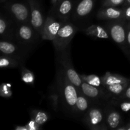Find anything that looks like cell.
I'll return each mask as SVG.
<instances>
[{
    "instance_id": "cell-1",
    "label": "cell",
    "mask_w": 130,
    "mask_h": 130,
    "mask_svg": "<svg viewBox=\"0 0 130 130\" xmlns=\"http://www.w3.org/2000/svg\"><path fill=\"white\" fill-rule=\"evenodd\" d=\"M57 88L60 94L61 102L66 109L75 113V106L77 98V88L66 76L62 69H58L56 75Z\"/></svg>"
},
{
    "instance_id": "cell-2",
    "label": "cell",
    "mask_w": 130,
    "mask_h": 130,
    "mask_svg": "<svg viewBox=\"0 0 130 130\" xmlns=\"http://www.w3.org/2000/svg\"><path fill=\"white\" fill-rule=\"evenodd\" d=\"M127 21L124 19L109 20L105 25L109 35L114 42L125 52L128 53L127 43Z\"/></svg>"
},
{
    "instance_id": "cell-3",
    "label": "cell",
    "mask_w": 130,
    "mask_h": 130,
    "mask_svg": "<svg viewBox=\"0 0 130 130\" xmlns=\"http://www.w3.org/2000/svg\"><path fill=\"white\" fill-rule=\"evenodd\" d=\"M70 48L71 45L68 46L63 50L56 52L57 59L68 79L76 86L77 90H80L82 79L80 77V74L76 72L72 65Z\"/></svg>"
},
{
    "instance_id": "cell-4",
    "label": "cell",
    "mask_w": 130,
    "mask_h": 130,
    "mask_svg": "<svg viewBox=\"0 0 130 130\" xmlns=\"http://www.w3.org/2000/svg\"><path fill=\"white\" fill-rule=\"evenodd\" d=\"M39 33L30 24H17L15 29V41L27 49L37 44L39 41Z\"/></svg>"
},
{
    "instance_id": "cell-5",
    "label": "cell",
    "mask_w": 130,
    "mask_h": 130,
    "mask_svg": "<svg viewBox=\"0 0 130 130\" xmlns=\"http://www.w3.org/2000/svg\"><path fill=\"white\" fill-rule=\"evenodd\" d=\"M83 123L91 130L109 129L105 123L104 107L99 105H95L89 108L84 116Z\"/></svg>"
},
{
    "instance_id": "cell-6",
    "label": "cell",
    "mask_w": 130,
    "mask_h": 130,
    "mask_svg": "<svg viewBox=\"0 0 130 130\" xmlns=\"http://www.w3.org/2000/svg\"><path fill=\"white\" fill-rule=\"evenodd\" d=\"M78 28L72 23L69 22L68 21L63 23L52 41L55 52L63 50L69 46Z\"/></svg>"
},
{
    "instance_id": "cell-7",
    "label": "cell",
    "mask_w": 130,
    "mask_h": 130,
    "mask_svg": "<svg viewBox=\"0 0 130 130\" xmlns=\"http://www.w3.org/2000/svg\"><path fill=\"white\" fill-rule=\"evenodd\" d=\"M4 7L15 23L30 24V8L24 3L8 2L5 3Z\"/></svg>"
},
{
    "instance_id": "cell-8",
    "label": "cell",
    "mask_w": 130,
    "mask_h": 130,
    "mask_svg": "<svg viewBox=\"0 0 130 130\" xmlns=\"http://www.w3.org/2000/svg\"><path fill=\"white\" fill-rule=\"evenodd\" d=\"M0 51L2 54L13 57L22 62L26 58L29 49L16 41L1 39L0 42Z\"/></svg>"
},
{
    "instance_id": "cell-9",
    "label": "cell",
    "mask_w": 130,
    "mask_h": 130,
    "mask_svg": "<svg viewBox=\"0 0 130 130\" xmlns=\"http://www.w3.org/2000/svg\"><path fill=\"white\" fill-rule=\"evenodd\" d=\"M30 11V24L41 37L46 19L38 0H27Z\"/></svg>"
},
{
    "instance_id": "cell-10",
    "label": "cell",
    "mask_w": 130,
    "mask_h": 130,
    "mask_svg": "<svg viewBox=\"0 0 130 130\" xmlns=\"http://www.w3.org/2000/svg\"><path fill=\"white\" fill-rule=\"evenodd\" d=\"M81 92L88 99L90 102H96L100 100H109L111 98L110 94L103 87L92 86L82 81L80 90Z\"/></svg>"
},
{
    "instance_id": "cell-11",
    "label": "cell",
    "mask_w": 130,
    "mask_h": 130,
    "mask_svg": "<svg viewBox=\"0 0 130 130\" xmlns=\"http://www.w3.org/2000/svg\"><path fill=\"white\" fill-rule=\"evenodd\" d=\"M64 22H66L57 19L54 15L49 13L44 23L41 39L43 40L53 41Z\"/></svg>"
},
{
    "instance_id": "cell-12",
    "label": "cell",
    "mask_w": 130,
    "mask_h": 130,
    "mask_svg": "<svg viewBox=\"0 0 130 130\" xmlns=\"http://www.w3.org/2000/svg\"><path fill=\"white\" fill-rule=\"evenodd\" d=\"M105 123L110 129H117L124 124L123 116L114 105L110 103L104 107Z\"/></svg>"
},
{
    "instance_id": "cell-13",
    "label": "cell",
    "mask_w": 130,
    "mask_h": 130,
    "mask_svg": "<svg viewBox=\"0 0 130 130\" xmlns=\"http://www.w3.org/2000/svg\"><path fill=\"white\" fill-rule=\"evenodd\" d=\"M72 8L73 4L71 0H60L53 5L50 13L57 19L63 22H67L72 12Z\"/></svg>"
},
{
    "instance_id": "cell-14",
    "label": "cell",
    "mask_w": 130,
    "mask_h": 130,
    "mask_svg": "<svg viewBox=\"0 0 130 130\" xmlns=\"http://www.w3.org/2000/svg\"><path fill=\"white\" fill-rule=\"evenodd\" d=\"M13 19L1 14L0 17V34L1 39L15 41V29L17 23L14 22Z\"/></svg>"
},
{
    "instance_id": "cell-15",
    "label": "cell",
    "mask_w": 130,
    "mask_h": 130,
    "mask_svg": "<svg viewBox=\"0 0 130 130\" xmlns=\"http://www.w3.org/2000/svg\"><path fill=\"white\" fill-rule=\"evenodd\" d=\"M96 17L99 20H113L124 19L123 9L118 6H102L98 11Z\"/></svg>"
},
{
    "instance_id": "cell-16",
    "label": "cell",
    "mask_w": 130,
    "mask_h": 130,
    "mask_svg": "<svg viewBox=\"0 0 130 130\" xmlns=\"http://www.w3.org/2000/svg\"><path fill=\"white\" fill-rule=\"evenodd\" d=\"M95 0H81L74 12L75 19H81L88 15L92 11Z\"/></svg>"
},
{
    "instance_id": "cell-17",
    "label": "cell",
    "mask_w": 130,
    "mask_h": 130,
    "mask_svg": "<svg viewBox=\"0 0 130 130\" xmlns=\"http://www.w3.org/2000/svg\"><path fill=\"white\" fill-rule=\"evenodd\" d=\"M101 78L102 82V87H104V88L108 86H114V85L126 83L130 81V79L126 78L121 75L113 74L109 72H106L105 75Z\"/></svg>"
},
{
    "instance_id": "cell-18",
    "label": "cell",
    "mask_w": 130,
    "mask_h": 130,
    "mask_svg": "<svg viewBox=\"0 0 130 130\" xmlns=\"http://www.w3.org/2000/svg\"><path fill=\"white\" fill-rule=\"evenodd\" d=\"M84 32L89 36L99 39H109L110 35L106 28L99 25H91L83 30Z\"/></svg>"
},
{
    "instance_id": "cell-19",
    "label": "cell",
    "mask_w": 130,
    "mask_h": 130,
    "mask_svg": "<svg viewBox=\"0 0 130 130\" xmlns=\"http://www.w3.org/2000/svg\"><path fill=\"white\" fill-rule=\"evenodd\" d=\"M91 102L83 93L81 90H77V98L75 106V113L76 114H85L90 108Z\"/></svg>"
},
{
    "instance_id": "cell-20",
    "label": "cell",
    "mask_w": 130,
    "mask_h": 130,
    "mask_svg": "<svg viewBox=\"0 0 130 130\" xmlns=\"http://www.w3.org/2000/svg\"><path fill=\"white\" fill-rule=\"evenodd\" d=\"M21 64V61L11 56L3 54L0 57V67L1 69L15 68L20 66Z\"/></svg>"
},
{
    "instance_id": "cell-21",
    "label": "cell",
    "mask_w": 130,
    "mask_h": 130,
    "mask_svg": "<svg viewBox=\"0 0 130 130\" xmlns=\"http://www.w3.org/2000/svg\"><path fill=\"white\" fill-rule=\"evenodd\" d=\"M30 119L35 121L37 123L40 125H43L46 123L49 119V115L47 112L42 110L34 109L30 112Z\"/></svg>"
},
{
    "instance_id": "cell-22",
    "label": "cell",
    "mask_w": 130,
    "mask_h": 130,
    "mask_svg": "<svg viewBox=\"0 0 130 130\" xmlns=\"http://www.w3.org/2000/svg\"><path fill=\"white\" fill-rule=\"evenodd\" d=\"M109 103L117 107L121 110L127 112L130 110V100L125 99H119L117 97H112L109 99Z\"/></svg>"
},
{
    "instance_id": "cell-23",
    "label": "cell",
    "mask_w": 130,
    "mask_h": 130,
    "mask_svg": "<svg viewBox=\"0 0 130 130\" xmlns=\"http://www.w3.org/2000/svg\"><path fill=\"white\" fill-rule=\"evenodd\" d=\"M21 79L22 81L29 85L33 86L35 81V76L30 70L21 66Z\"/></svg>"
},
{
    "instance_id": "cell-24",
    "label": "cell",
    "mask_w": 130,
    "mask_h": 130,
    "mask_svg": "<svg viewBox=\"0 0 130 130\" xmlns=\"http://www.w3.org/2000/svg\"><path fill=\"white\" fill-rule=\"evenodd\" d=\"M82 81L92 85V86H96V87H101L102 86V78L99 77L95 74H80Z\"/></svg>"
},
{
    "instance_id": "cell-25",
    "label": "cell",
    "mask_w": 130,
    "mask_h": 130,
    "mask_svg": "<svg viewBox=\"0 0 130 130\" xmlns=\"http://www.w3.org/2000/svg\"><path fill=\"white\" fill-rule=\"evenodd\" d=\"M49 100L50 102L51 105H52V108L54 109V110H58L59 104L61 102V99L57 88L56 89L55 92L54 91V92H52L50 94Z\"/></svg>"
},
{
    "instance_id": "cell-26",
    "label": "cell",
    "mask_w": 130,
    "mask_h": 130,
    "mask_svg": "<svg viewBox=\"0 0 130 130\" xmlns=\"http://www.w3.org/2000/svg\"><path fill=\"white\" fill-rule=\"evenodd\" d=\"M0 96L3 98H10L12 96L11 84L2 83L0 86Z\"/></svg>"
},
{
    "instance_id": "cell-27",
    "label": "cell",
    "mask_w": 130,
    "mask_h": 130,
    "mask_svg": "<svg viewBox=\"0 0 130 130\" xmlns=\"http://www.w3.org/2000/svg\"><path fill=\"white\" fill-rule=\"evenodd\" d=\"M125 0H103L102 6H118L123 5Z\"/></svg>"
},
{
    "instance_id": "cell-28",
    "label": "cell",
    "mask_w": 130,
    "mask_h": 130,
    "mask_svg": "<svg viewBox=\"0 0 130 130\" xmlns=\"http://www.w3.org/2000/svg\"><path fill=\"white\" fill-rule=\"evenodd\" d=\"M25 125L27 130H39L41 129V125L37 123L35 121L32 119H30V120Z\"/></svg>"
},
{
    "instance_id": "cell-29",
    "label": "cell",
    "mask_w": 130,
    "mask_h": 130,
    "mask_svg": "<svg viewBox=\"0 0 130 130\" xmlns=\"http://www.w3.org/2000/svg\"><path fill=\"white\" fill-rule=\"evenodd\" d=\"M117 98H119V99H128V100H130V83L124 90V92L121 94V95L118 96H116Z\"/></svg>"
},
{
    "instance_id": "cell-30",
    "label": "cell",
    "mask_w": 130,
    "mask_h": 130,
    "mask_svg": "<svg viewBox=\"0 0 130 130\" xmlns=\"http://www.w3.org/2000/svg\"><path fill=\"white\" fill-rule=\"evenodd\" d=\"M122 8L123 9L124 19L126 21H130V5Z\"/></svg>"
},
{
    "instance_id": "cell-31",
    "label": "cell",
    "mask_w": 130,
    "mask_h": 130,
    "mask_svg": "<svg viewBox=\"0 0 130 130\" xmlns=\"http://www.w3.org/2000/svg\"><path fill=\"white\" fill-rule=\"evenodd\" d=\"M127 30V43H128V46L129 51L130 52V21L127 23L126 25Z\"/></svg>"
},
{
    "instance_id": "cell-32",
    "label": "cell",
    "mask_w": 130,
    "mask_h": 130,
    "mask_svg": "<svg viewBox=\"0 0 130 130\" xmlns=\"http://www.w3.org/2000/svg\"><path fill=\"white\" fill-rule=\"evenodd\" d=\"M15 130H27L26 125H23V126H16L14 128Z\"/></svg>"
},
{
    "instance_id": "cell-33",
    "label": "cell",
    "mask_w": 130,
    "mask_h": 130,
    "mask_svg": "<svg viewBox=\"0 0 130 130\" xmlns=\"http://www.w3.org/2000/svg\"><path fill=\"white\" fill-rule=\"evenodd\" d=\"M130 5V0H125L124 4L123 5V7H124V6H129Z\"/></svg>"
},
{
    "instance_id": "cell-34",
    "label": "cell",
    "mask_w": 130,
    "mask_h": 130,
    "mask_svg": "<svg viewBox=\"0 0 130 130\" xmlns=\"http://www.w3.org/2000/svg\"><path fill=\"white\" fill-rule=\"evenodd\" d=\"M59 1H60V0H51V3H52V5H55V3H57Z\"/></svg>"
},
{
    "instance_id": "cell-35",
    "label": "cell",
    "mask_w": 130,
    "mask_h": 130,
    "mask_svg": "<svg viewBox=\"0 0 130 130\" xmlns=\"http://www.w3.org/2000/svg\"><path fill=\"white\" fill-rule=\"evenodd\" d=\"M6 1V0H1V3H5Z\"/></svg>"
}]
</instances>
